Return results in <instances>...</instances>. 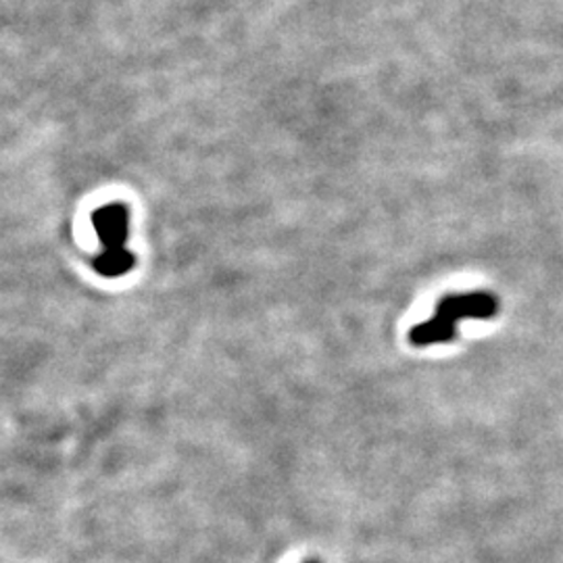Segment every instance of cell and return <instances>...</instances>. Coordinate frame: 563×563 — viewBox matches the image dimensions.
Segmentation results:
<instances>
[{"label": "cell", "instance_id": "obj_1", "mask_svg": "<svg viewBox=\"0 0 563 563\" xmlns=\"http://www.w3.org/2000/svg\"><path fill=\"white\" fill-rule=\"evenodd\" d=\"M499 302L488 292H470V295H449L437 305V318L457 323L460 320H488L497 316Z\"/></svg>", "mask_w": 563, "mask_h": 563}, {"label": "cell", "instance_id": "obj_2", "mask_svg": "<svg viewBox=\"0 0 563 563\" xmlns=\"http://www.w3.org/2000/svg\"><path fill=\"white\" fill-rule=\"evenodd\" d=\"M92 223L97 236L101 241L102 251H118L128 249V234H130V211L123 202H111L95 211Z\"/></svg>", "mask_w": 563, "mask_h": 563}, {"label": "cell", "instance_id": "obj_3", "mask_svg": "<svg viewBox=\"0 0 563 563\" xmlns=\"http://www.w3.org/2000/svg\"><path fill=\"white\" fill-rule=\"evenodd\" d=\"M457 336V323L446 322L443 318H432L428 322L418 323L409 332V341L416 346H430L441 342L453 341Z\"/></svg>", "mask_w": 563, "mask_h": 563}, {"label": "cell", "instance_id": "obj_4", "mask_svg": "<svg viewBox=\"0 0 563 563\" xmlns=\"http://www.w3.org/2000/svg\"><path fill=\"white\" fill-rule=\"evenodd\" d=\"M136 265V255L130 249H118V251H102L95 260V269L102 278H121L128 272H132Z\"/></svg>", "mask_w": 563, "mask_h": 563}, {"label": "cell", "instance_id": "obj_5", "mask_svg": "<svg viewBox=\"0 0 563 563\" xmlns=\"http://www.w3.org/2000/svg\"><path fill=\"white\" fill-rule=\"evenodd\" d=\"M305 563H320V562H305Z\"/></svg>", "mask_w": 563, "mask_h": 563}]
</instances>
